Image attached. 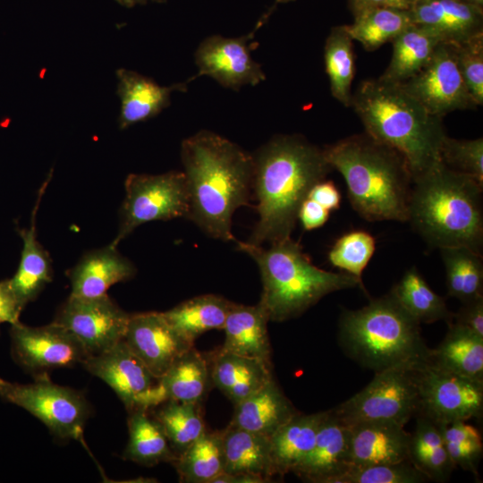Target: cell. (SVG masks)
I'll use <instances>...</instances> for the list:
<instances>
[{
	"label": "cell",
	"mask_w": 483,
	"mask_h": 483,
	"mask_svg": "<svg viewBox=\"0 0 483 483\" xmlns=\"http://www.w3.org/2000/svg\"><path fill=\"white\" fill-rule=\"evenodd\" d=\"M181 158L190 198L187 218L211 238L236 242L232 221L239 208L250 206L252 154L202 130L182 140Z\"/></svg>",
	"instance_id": "1"
},
{
	"label": "cell",
	"mask_w": 483,
	"mask_h": 483,
	"mask_svg": "<svg viewBox=\"0 0 483 483\" xmlns=\"http://www.w3.org/2000/svg\"><path fill=\"white\" fill-rule=\"evenodd\" d=\"M252 157L258 220L246 242L262 246L291 237L309 191L333 169L323 148L299 134L275 135Z\"/></svg>",
	"instance_id": "2"
},
{
	"label": "cell",
	"mask_w": 483,
	"mask_h": 483,
	"mask_svg": "<svg viewBox=\"0 0 483 483\" xmlns=\"http://www.w3.org/2000/svg\"><path fill=\"white\" fill-rule=\"evenodd\" d=\"M347 186L353 209L367 221H408L412 175L404 157L366 132L323 148Z\"/></svg>",
	"instance_id": "3"
},
{
	"label": "cell",
	"mask_w": 483,
	"mask_h": 483,
	"mask_svg": "<svg viewBox=\"0 0 483 483\" xmlns=\"http://www.w3.org/2000/svg\"><path fill=\"white\" fill-rule=\"evenodd\" d=\"M482 189L440 159L412 178L408 222L432 247L465 246L481 254Z\"/></svg>",
	"instance_id": "4"
},
{
	"label": "cell",
	"mask_w": 483,
	"mask_h": 483,
	"mask_svg": "<svg viewBox=\"0 0 483 483\" xmlns=\"http://www.w3.org/2000/svg\"><path fill=\"white\" fill-rule=\"evenodd\" d=\"M350 106L368 135L404 157L412 178L441 159L443 118L431 114L401 83L365 80L352 94Z\"/></svg>",
	"instance_id": "5"
},
{
	"label": "cell",
	"mask_w": 483,
	"mask_h": 483,
	"mask_svg": "<svg viewBox=\"0 0 483 483\" xmlns=\"http://www.w3.org/2000/svg\"><path fill=\"white\" fill-rule=\"evenodd\" d=\"M338 340L352 360L375 373L397 367L419 369L430 350L420 324L390 291L354 310H343Z\"/></svg>",
	"instance_id": "6"
},
{
	"label": "cell",
	"mask_w": 483,
	"mask_h": 483,
	"mask_svg": "<svg viewBox=\"0 0 483 483\" xmlns=\"http://www.w3.org/2000/svg\"><path fill=\"white\" fill-rule=\"evenodd\" d=\"M237 249L257 263L262 280L258 301L269 321L283 322L299 317L326 295L344 289L360 288L362 280L345 273L315 266L299 242L291 237L268 248L236 242Z\"/></svg>",
	"instance_id": "7"
},
{
	"label": "cell",
	"mask_w": 483,
	"mask_h": 483,
	"mask_svg": "<svg viewBox=\"0 0 483 483\" xmlns=\"http://www.w3.org/2000/svg\"><path fill=\"white\" fill-rule=\"evenodd\" d=\"M417 370L397 367L375 373L363 389L332 411L346 426L366 421L405 426L419 412Z\"/></svg>",
	"instance_id": "8"
},
{
	"label": "cell",
	"mask_w": 483,
	"mask_h": 483,
	"mask_svg": "<svg viewBox=\"0 0 483 483\" xmlns=\"http://www.w3.org/2000/svg\"><path fill=\"white\" fill-rule=\"evenodd\" d=\"M0 398L26 410L55 437L82 439L90 406L80 392L56 385L48 376L36 377L31 384L0 378Z\"/></svg>",
	"instance_id": "9"
},
{
	"label": "cell",
	"mask_w": 483,
	"mask_h": 483,
	"mask_svg": "<svg viewBox=\"0 0 483 483\" xmlns=\"http://www.w3.org/2000/svg\"><path fill=\"white\" fill-rule=\"evenodd\" d=\"M124 188L119 230L110 243L114 247L145 223L188 217L190 198L183 171L161 174H131L125 180Z\"/></svg>",
	"instance_id": "10"
},
{
	"label": "cell",
	"mask_w": 483,
	"mask_h": 483,
	"mask_svg": "<svg viewBox=\"0 0 483 483\" xmlns=\"http://www.w3.org/2000/svg\"><path fill=\"white\" fill-rule=\"evenodd\" d=\"M417 382V415L424 416L438 426L482 416L483 381L439 369L428 362L418 369Z\"/></svg>",
	"instance_id": "11"
},
{
	"label": "cell",
	"mask_w": 483,
	"mask_h": 483,
	"mask_svg": "<svg viewBox=\"0 0 483 483\" xmlns=\"http://www.w3.org/2000/svg\"><path fill=\"white\" fill-rule=\"evenodd\" d=\"M401 84L431 114L440 118L477 106L462 78L455 43L440 42L425 66Z\"/></svg>",
	"instance_id": "12"
},
{
	"label": "cell",
	"mask_w": 483,
	"mask_h": 483,
	"mask_svg": "<svg viewBox=\"0 0 483 483\" xmlns=\"http://www.w3.org/2000/svg\"><path fill=\"white\" fill-rule=\"evenodd\" d=\"M10 336L13 359L34 378L48 376L53 369L81 365L89 357L77 337L54 321L42 326L19 321L11 325Z\"/></svg>",
	"instance_id": "13"
},
{
	"label": "cell",
	"mask_w": 483,
	"mask_h": 483,
	"mask_svg": "<svg viewBox=\"0 0 483 483\" xmlns=\"http://www.w3.org/2000/svg\"><path fill=\"white\" fill-rule=\"evenodd\" d=\"M129 318L107 294L89 299L69 296L54 322L74 335L90 356L123 340Z\"/></svg>",
	"instance_id": "14"
},
{
	"label": "cell",
	"mask_w": 483,
	"mask_h": 483,
	"mask_svg": "<svg viewBox=\"0 0 483 483\" xmlns=\"http://www.w3.org/2000/svg\"><path fill=\"white\" fill-rule=\"evenodd\" d=\"M271 12L258 21L250 34L239 38L212 35L205 38L195 52V64L199 72L190 80L205 75L233 90L246 85L256 86L264 81L266 74L261 65L252 59L248 42Z\"/></svg>",
	"instance_id": "15"
},
{
	"label": "cell",
	"mask_w": 483,
	"mask_h": 483,
	"mask_svg": "<svg viewBox=\"0 0 483 483\" xmlns=\"http://www.w3.org/2000/svg\"><path fill=\"white\" fill-rule=\"evenodd\" d=\"M114 390L126 410H149L152 391L158 378L122 340L110 349L89 356L81 364Z\"/></svg>",
	"instance_id": "16"
},
{
	"label": "cell",
	"mask_w": 483,
	"mask_h": 483,
	"mask_svg": "<svg viewBox=\"0 0 483 483\" xmlns=\"http://www.w3.org/2000/svg\"><path fill=\"white\" fill-rule=\"evenodd\" d=\"M123 341L157 378L193 346L156 311L130 314Z\"/></svg>",
	"instance_id": "17"
},
{
	"label": "cell",
	"mask_w": 483,
	"mask_h": 483,
	"mask_svg": "<svg viewBox=\"0 0 483 483\" xmlns=\"http://www.w3.org/2000/svg\"><path fill=\"white\" fill-rule=\"evenodd\" d=\"M350 467V430L328 410L309 453L292 473L306 482L337 483Z\"/></svg>",
	"instance_id": "18"
},
{
	"label": "cell",
	"mask_w": 483,
	"mask_h": 483,
	"mask_svg": "<svg viewBox=\"0 0 483 483\" xmlns=\"http://www.w3.org/2000/svg\"><path fill=\"white\" fill-rule=\"evenodd\" d=\"M410 12L413 24L442 41L459 44L483 34V10L462 0H418Z\"/></svg>",
	"instance_id": "19"
},
{
	"label": "cell",
	"mask_w": 483,
	"mask_h": 483,
	"mask_svg": "<svg viewBox=\"0 0 483 483\" xmlns=\"http://www.w3.org/2000/svg\"><path fill=\"white\" fill-rule=\"evenodd\" d=\"M112 245L84 254L67 275L71 281L70 296L96 298L107 294L114 284L127 281L136 274L134 264Z\"/></svg>",
	"instance_id": "20"
},
{
	"label": "cell",
	"mask_w": 483,
	"mask_h": 483,
	"mask_svg": "<svg viewBox=\"0 0 483 483\" xmlns=\"http://www.w3.org/2000/svg\"><path fill=\"white\" fill-rule=\"evenodd\" d=\"M350 466L398 462L408 458L410 433L388 421H366L348 426Z\"/></svg>",
	"instance_id": "21"
},
{
	"label": "cell",
	"mask_w": 483,
	"mask_h": 483,
	"mask_svg": "<svg viewBox=\"0 0 483 483\" xmlns=\"http://www.w3.org/2000/svg\"><path fill=\"white\" fill-rule=\"evenodd\" d=\"M116 76L121 100L120 129L155 117L170 105L173 92L187 89V82L160 86L152 79L126 69H118Z\"/></svg>",
	"instance_id": "22"
},
{
	"label": "cell",
	"mask_w": 483,
	"mask_h": 483,
	"mask_svg": "<svg viewBox=\"0 0 483 483\" xmlns=\"http://www.w3.org/2000/svg\"><path fill=\"white\" fill-rule=\"evenodd\" d=\"M211 384L209 358L191 346L158 378L150 409L170 400L200 403Z\"/></svg>",
	"instance_id": "23"
},
{
	"label": "cell",
	"mask_w": 483,
	"mask_h": 483,
	"mask_svg": "<svg viewBox=\"0 0 483 483\" xmlns=\"http://www.w3.org/2000/svg\"><path fill=\"white\" fill-rule=\"evenodd\" d=\"M211 382L233 404L250 396L273 379L272 365L221 347L209 357Z\"/></svg>",
	"instance_id": "24"
},
{
	"label": "cell",
	"mask_w": 483,
	"mask_h": 483,
	"mask_svg": "<svg viewBox=\"0 0 483 483\" xmlns=\"http://www.w3.org/2000/svg\"><path fill=\"white\" fill-rule=\"evenodd\" d=\"M51 176L52 171L38 191L30 227L18 230L22 239L23 247L19 267L13 277L9 280L13 292L24 307L37 299L53 278L51 258L48 252L38 241L36 232L37 210Z\"/></svg>",
	"instance_id": "25"
},
{
	"label": "cell",
	"mask_w": 483,
	"mask_h": 483,
	"mask_svg": "<svg viewBox=\"0 0 483 483\" xmlns=\"http://www.w3.org/2000/svg\"><path fill=\"white\" fill-rule=\"evenodd\" d=\"M298 412L273 378L258 391L234 404L229 424L269 438Z\"/></svg>",
	"instance_id": "26"
},
{
	"label": "cell",
	"mask_w": 483,
	"mask_h": 483,
	"mask_svg": "<svg viewBox=\"0 0 483 483\" xmlns=\"http://www.w3.org/2000/svg\"><path fill=\"white\" fill-rule=\"evenodd\" d=\"M267 322V313L259 302L252 306L233 302L223 328L225 337L221 348L272 365Z\"/></svg>",
	"instance_id": "27"
},
{
	"label": "cell",
	"mask_w": 483,
	"mask_h": 483,
	"mask_svg": "<svg viewBox=\"0 0 483 483\" xmlns=\"http://www.w3.org/2000/svg\"><path fill=\"white\" fill-rule=\"evenodd\" d=\"M327 411L311 414L298 412L270 437V456L275 475L293 472L309 453Z\"/></svg>",
	"instance_id": "28"
},
{
	"label": "cell",
	"mask_w": 483,
	"mask_h": 483,
	"mask_svg": "<svg viewBox=\"0 0 483 483\" xmlns=\"http://www.w3.org/2000/svg\"><path fill=\"white\" fill-rule=\"evenodd\" d=\"M221 436L224 472L257 476L267 482L275 476L268 437L230 424Z\"/></svg>",
	"instance_id": "29"
},
{
	"label": "cell",
	"mask_w": 483,
	"mask_h": 483,
	"mask_svg": "<svg viewBox=\"0 0 483 483\" xmlns=\"http://www.w3.org/2000/svg\"><path fill=\"white\" fill-rule=\"evenodd\" d=\"M233 302L216 294H203L162 312L172 327L189 343L210 330H223Z\"/></svg>",
	"instance_id": "30"
},
{
	"label": "cell",
	"mask_w": 483,
	"mask_h": 483,
	"mask_svg": "<svg viewBox=\"0 0 483 483\" xmlns=\"http://www.w3.org/2000/svg\"><path fill=\"white\" fill-rule=\"evenodd\" d=\"M448 331L428 362L439 369L483 381V338L451 322Z\"/></svg>",
	"instance_id": "31"
},
{
	"label": "cell",
	"mask_w": 483,
	"mask_h": 483,
	"mask_svg": "<svg viewBox=\"0 0 483 483\" xmlns=\"http://www.w3.org/2000/svg\"><path fill=\"white\" fill-rule=\"evenodd\" d=\"M414 429L410 433L408 458L428 480L445 482L455 466L453 463L438 425L417 415Z\"/></svg>",
	"instance_id": "32"
},
{
	"label": "cell",
	"mask_w": 483,
	"mask_h": 483,
	"mask_svg": "<svg viewBox=\"0 0 483 483\" xmlns=\"http://www.w3.org/2000/svg\"><path fill=\"white\" fill-rule=\"evenodd\" d=\"M128 412L129 439L123 458L147 467L173 463L177 456L148 410L135 409Z\"/></svg>",
	"instance_id": "33"
},
{
	"label": "cell",
	"mask_w": 483,
	"mask_h": 483,
	"mask_svg": "<svg viewBox=\"0 0 483 483\" xmlns=\"http://www.w3.org/2000/svg\"><path fill=\"white\" fill-rule=\"evenodd\" d=\"M440 42L430 30L411 24L392 41V57L380 77L398 83L409 80L425 66Z\"/></svg>",
	"instance_id": "34"
},
{
	"label": "cell",
	"mask_w": 483,
	"mask_h": 483,
	"mask_svg": "<svg viewBox=\"0 0 483 483\" xmlns=\"http://www.w3.org/2000/svg\"><path fill=\"white\" fill-rule=\"evenodd\" d=\"M413 24L410 10L375 7L354 14L352 24L346 25L352 40L359 41L368 51L392 42Z\"/></svg>",
	"instance_id": "35"
},
{
	"label": "cell",
	"mask_w": 483,
	"mask_h": 483,
	"mask_svg": "<svg viewBox=\"0 0 483 483\" xmlns=\"http://www.w3.org/2000/svg\"><path fill=\"white\" fill-rule=\"evenodd\" d=\"M391 292L401 305L419 323L452 322L453 313L445 300L434 292L415 267L409 268Z\"/></svg>",
	"instance_id": "36"
},
{
	"label": "cell",
	"mask_w": 483,
	"mask_h": 483,
	"mask_svg": "<svg viewBox=\"0 0 483 483\" xmlns=\"http://www.w3.org/2000/svg\"><path fill=\"white\" fill-rule=\"evenodd\" d=\"M172 464L180 482L212 483L225 470L221 431L206 430Z\"/></svg>",
	"instance_id": "37"
},
{
	"label": "cell",
	"mask_w": 483,
	"mask_h": 483,
	"mask_svg": "<svg viewBox=\"0 0 483 483\" xmlns=\"http://www.w3.org/2000/svg\"><path fill=\"white\" fill-rule=\"evenodd\" d=\"M439 250L445 270L447 294L461 302L483 296L481 254L465 246Z\"/></svg>",
	"instance_id": "38"
},
{
	"label": "cell",
	"mask_w": 483,
	"mask_h": 483,
	"mask_svg": "<svg viewBox=\"0 0 483 483\" xmlns=\"http://www.w3.org/2000/svg\"><path fill=\"white\" fill-rule=\"evenodd\" d=\"M150 410L152 417L160 425L176 456L207 430L200 403L170 400Z\"/></svg>",
	"instance_id": "39"
},
{
	"label": "cell",
	"mask_w": 483,
	"mask_h": 483,
	"mask_svg": "<svg viewBox=\"0 0 483 483\" xmlns=\"http://www.w3.org/2000/svg\"><path fill=\"white\" fill-rule=\"evenodd\" d=\"M352 41L346 25L335 26L326 38L324 48L331 93L344 106H350L352 94L355 71Z\"/></svg>",
	"instance_id": "40"
},
{
	"label": "cell",
	"mask_w": 483,
	"mask_h": 483,
	"mask_svg": "<svg viewBox=\"0 0 483 483\" xmlns=\"http://www.w3.org/2000/svg\"><path fill=\"white\" fill-rule=\"evenodd\" d=\"M447 453L455 467L479 476L478 468L483 453L479 430L463 420L439 426Z\"/></svg>",
	"instance_id": "41"
},
{
	"label": "cell",
	"mask_w": 483,
	"mask_h": 483,
	"mask_svg": "<svg viewBox=\"0 0 483 483\" xmlns=\"http://www.w3.org/2000/svg\"><path fill=\"white\" fill-rule=\"evenodd\" d=\"M375 249L376 241L369 233L351 231L335 241L328 252V260L334 267L361 280Z\"/></svg>",
	"instance_id": "42"
},
{
	"label": "cell",
	"mask_w": 483,
	"mask_h": 483,
	"mask_svg": "<svg viewBox=\"0 0 483 483\" xmlns=\"http://www.w3.org/2000/svg\"><path fill=\"white\" fill-rule=\"evenodd\" d=\"M428 478L410 460L364 466H350L337 483H423Z\"/></svg>",
	"instance_id": "43"
},
{
	"label": "cell",
	"mask_w": 483,
	"mask_h": 483,
	"mask_svg": "<svg viewBox=\"0 0 483 483\" xmlns=\"http://www.w3.org/2000/svg\"><path fill=\"white\" fill-rule=\"evenodd\" d=\"M441 160L451 169L483 184V139L457 140L447 135L440 148Z\"/></svg>",
	"instance_id": "44"
},
{
	"label": "cell",
	"mask_w": 483,
	"mask_h": 483,
	"mask_svg": "<svg viewBox=\"0 0 483 483\" xmlns=\"http://www.w3.org/2000/svg\"><path fill=\"white\" fill-rule=\"evenodd\" d=\"M462 78L477 106L483 105V34L457 44Z\"/></svg>",
	"instance_id": "45"
},
{
	"label": "cell",
	"mask_w": 483,
	"mask_h": 483,
	"mask_svg": "<svg viewBox=\"0 0 483 483\" xmlns=\"http://www.w3.org/2000/svg\"><path fill=\"white\" fill-rule=\"evenodd\" d=\"M452 322L483 338V296L462 302Z\"/></svg>",
	"instance_id": "46"
},
{
	"label": "cell",
	"mask_w": 483,
	"mask_h": 483,
	"mask_svg": "<svg viewBox=\"0 0 483 483\" xmlns=\"http://www.w3.org/2000/svg\"><path fill=\"white\" fill-rule=\"evenodd\" d=\"M24 308L13 292L10 280L0 281V324L19 322Z\"/></svg>",
	"instance_id": "47"
},
{
	"label": "cell",
	"mask_w": 483,
	"mask_h": 483,
	"mask_svg": "<svg viewBox=\"0 0 483 483\" xmlns=\"http://www.w3.org/2000/svg\"><path fill=\"white\" fill-rule=\"evenodd\" d=\"M330 212L318 202L306 198L300 207L298 220L304 230L311 231L323 226L329 219Z\"/></svg>",
	"instance_id": "48"
},
{
	"label": "cell",
	"mask_w": 483,
	"mask_h": 483,
	"mask_svg": "<svg viewBox=\"0 0 483 483\" xmlns=\"http://www.w3.org/2000/svg\"><path fill=\"white\" fill-rule=\"evenodd\" d=\"M307 198L318 202L329 211L340 207L341 193L332 181L322 180L316 183L309 191Z\"/></svg>",
	"instance_id": "49"
},
{
	"label": "cell",
	"mask_w": 483,
	"mask_h": 483,
	"mask_svg": "<svg viewBox=\"0 0 483 483\" xmlns=\"http://www.w3.org/2000/svg\"><path fill=\"white\" fill-rule=\"evenodd\" d=\"M418 0H348L352 13L354 14L375 7H390L410 10Z\"/></svg>",
	"instance_id": "50"
},
{
	"label": "cell",
	"mask_w": 483,
	"mask_h": 483,
	"mask_svg": "<svg viewBox=\"0 0 483 483\" xmlns=\"http://www.w3.org/2000/svg\"><path fill=\"white\" fill-rule=\"evenodd\" d=\"M267 482L264 479L247 475V474H233L223 472L218 475L212 483H265Z\"/></svg>",
	"instance_id": "51"
},
{
	"label": "cell",
	"mask_w": 483,
	"mask_h": 483,
	"mask_svg": "<svg viewBox=\"0 0 483 483\" xmlns=\"http://www.w3.org/2000/svg\"><path fill=\"white\" fill-rule=\"evenodd\" d=\"M119 4L127 7L131 8L137 4H144L149 0H115ZM156 2H163L165 0H151Z\"/></svg>",
	"instance_id": "52"
},
{
	"label": "cell",
	"mask_w": 483,
	"mask_h": 483,
	"mask_svg": "<svg viewBox=\"0 0 483 483\" xmlns=\"http://www.w3.org/2000/svg\"><path fill=\"white\" fill-rule=\"evenodd\" d=\"M462 1L483 10V0H462Z\"/></svg>",
	"instance_id": "53"
},
{
	"label": "cell",
	"mask_w": 483,
	"mask_h": 483,
	"mask_svg": "<svg viewBox=\"0 0 483 483\" xmlns=\"http://www.w3.org/2000/svg\"><path fill=\"white\" fill-rule=\"evenodd\" d=\"M275 1L277 4H286V3L292 2V1H295V0H275Z\"/></svg>",
	"instance_id": "54"
}]
</instances>
